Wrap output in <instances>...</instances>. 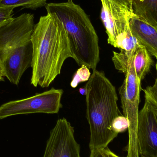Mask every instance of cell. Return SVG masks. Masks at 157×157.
Instances as JSON below:
<instances>
[{
    "label": "cell",
    "mask_w": 157,
    "mask_h": 157,
    "mask_svg": "<svg viewBox=\"0 0 157 157\" xmlns=\"http://www.w3.org/2000/svg\"><path fill=\"white\" fill-rule=\"evenodd\" d=\"M33 47L31 84L47 88L61 72L65 61L73 58L70 40L60 20L54 14L40 17L31 37Z\"/></svg>",
    "instance_id": "obj_1"
},
{
    "label": "cell",
    "mask_w": 157,
    "mask_h": 157,
    "mask_svg": "<svg viewBox=\"0 0 157 157\" xmlns=\"http://www.w3.org/2000/svg\"><path fill=\"white\" fill-rule=\"evenodd\" d=\"M86 117L90 126V151L108 147L118 134L112 129V124L122 114L118 108L116 88L104 73L93 71L86 84Z\"/></svg>",
    "instance_id": "obj_2"
},
{
    "label": "cell",
    "mask_w": 157,
    "mask_h": 157,
    "mask_svg": "<svg viewBox=\"0 0 157 157\" xmlns=\"http://www.w3.org/2000/svg\"><path fill=\"white\" fill-rule=\"evenodd\" d=\"M48 13L56 16L63 25L70 40L73 59L79 66L96 70L100 61L98 37L85 11L72 1L50 3Z\"/></svg>",
    "instance_id": "obj_3"
},
{
    "label": "cell",
    "mask_w": 157,
    "mask_h": 157,
    "mask_svg": "<svg viewBox=\"0 0 157 157\" xmlns=\"http://www.w3.org/2000/svg\"><path fill=\"white\" fill-rule=\"evenodd\" d=\"M124 74L125 78L119 88V94L124 116L128 119L129 122L126 157H140L137 144V125L140 92L142 89L141 81L137 78L135 71L133 56L128 69Z\"/></svg>",
    "instance_id": "obj_4"
},
{
    "label": "cell",
    "mask_w": 157,
    "mask_h": 157,
    "mask_svg": "<svg viewBox=\"0 0 157 157\" xmlns=\"http://www.w3.org/2000/svg\"><path fill=\"white\" fill-rule=\"evenodd\" d=\"M63 93L62 89L52 87L26 98L6 102L0 106V120L20 114L58 113L62 107Z\"/></svg>",
    "instance_id": "obj_5"
},
{
    "label": "cell",
    "mask_w": 157,
    "mask_h": 157,
    "mask_svg": "<svg viewBox=\"0 0 157 157\" xmlns=\"http://www.w3.org/2000/svg\"><path fill=\"white\" fill-rule=\"evenodd\" d=\"M80 150L71 123L59 119L51 131L43 157H80Z\"/></svg>",
    "instance_id": "obj_6"
},
{
    "label": "cell",
    "mask_w": 157,
    "mask_h": 157,
    "mask_svg": "<svg viewBox=\"0 0 157 157\" xmlns=\"http://www.w3.org/2000/svg\"><path fill=\"white\" fill-rule=\"evenodd\" d=\"M35 26L34 14L25 13L0 27V62L9 51L31 41Z\"/></svg>",
    "instance_id": "obj_7"
},
{
    "label": "cell",
    "mask_w": 157,
    "mask_h": 157,
    "mask_svg": "<svg viewBox=\"0 0 157 157\" xmlns=\"http://www.w3.org/2000/svg\"><path fill=\"white\" fill-rule=\"evenodd\" d=\"M137 144L140 157H153L157 154V117L156 109L147 101L139 111Z\"/></svg>",
    "instance_id": "obj_8"
},
{
    "label": "cell",
    "mask_w": 157,
    "mask_h": 157,
    "mask_svg": "<svg viewBox=\"0 0 157 157\" xmlns=\"http://www.w3.org/2000/svg\"><path fill=\"white\" fill-rule=\"evenodd\" d=\"M101 18L108 35V42L116 48L118 37L129 26L133 12L110 0H101Z\"/></svg>",
    "instance_id": "obj_9"
},
{
    "label": "cell",
    "mask_w": 157,
    "mask_h": 157,
    "mask_svg": "<svg viewBox=\"0 0 157 157\" xmlns=\"http://www.w3.org/2000/svg\"><path fill=\"white\" fill-rule=\"evenodd\" d=\"M33 47L30 41L9 51L1 61L4 76L17 85L25 72L32 66Z\"/></svg>",
    "instance_id": "obj_10"
},
{
    "label": "cell",
    "mask_w": 157,
    "mask_h": 157,
    "mask_svg": "<svg viewBox=\"0 0 157 157\" xmlns=\"http://www.w3.org/2000/svg\"><path fill=\"white\" fill-rule=\"evenodd\" d=\"M129 26L133 35L150 55L157 59V29L135 14L129 20Z\"/></svg>",
    "instance_id": "obj_11"
},
{
    "label": "cell",
    "mask_w": 157,
    "mask_h": 157,
    "mask_svg": "<svg viewBox=\"0 0 157 157\" xmlns=\"http://www.w3.org/2000/svg\"><path fill=\"white\" fill-rule=\"evenodd\" d=\"M133 10L136 16L157 29V0H134Z\"/></svg>",
    "instance_id": "obj_12"
},
{
    "label": "cell",
    "mask_w": 157,
    "mask_h": 157,
    "mask_svg": "<svg viewBox=\"0 0 157 157\" xmlns=\"http://www.w3.org/2000/svg\"><path fill=\"white\" fill-rule=\"evenodd\" d=\"M133 62L136 76L141 81L150 72L154 63L150 53L143 45L136 50L133 55Z\"/></svg>",
    "instance_id": "obj_13"
},
{
    "label": "cell",
    "mask_w": 157,
    "mask_h": 157,
    "mask_svg": "<svg viewBox=\"0 0 157 157\" xmlns=\"http://www.w3.org/2000/svg\"><path fill=\"white\" fill-rule=\"evenodd\" d=\"M142 45L139 40L133 35L130 26L117 40L116 48L127 52H134L138 47Z\"/></svg>",
    "instance_id": "obj_14"
},
{
    "label": "cell",
    "mask_w": 157,
    "mask_h": 157,
    "mask_svg": "<svg viewBox=\"0 0 157 157\" xmlns=\"http://www.w3.org/2000/svg\"><path fill=\"white\" fill-rule=\"evenodd\" d=\"M47 0H0L1 7L23 8L36 10L37 8L46 6Z\"/></svg>",
    "instance_id": "obj_15"
},
{
    "label": "cell",
    "mask_w": 157,
    "mask_h": 157,
    "mask_svg": "<svg viewBox=\"0 0 157 157\" xmlns=\"http://www.w3.org/2000/svg\"><path fill=\"white\" fill-rule=\"evenodd\" d=\"M91 76L90 69L85 66L82 65L76 71L75 74L72 80L71 81V86L72 88H76L79 83L88 81Z\"/></svg>",
    "instance_id": "obj_16"
},
{
    "label": "cell",
    "mask_w": 157,
    "mask_h": 157,
    "mask_svg": "<svg viewBox=\"0 0 157 157\" xmlns=\"http://www.w3.org/2000/svg\"><path fill=\"white\" fill-rule=\"evenodd\" d=\"M155 68L157 75L155 83L153 86H147L143 90L146 101L151 104L157 111V63Z\"/></svg>",
    "instance_id": "obj_17"
},
{
    "label": "cell",
    "mask_w": 157,
    "mask_h": 157,
    "mask_svg": "<svg viewBox=\"0 0 157 157\" xmlns=\"http://www.w3.org/2000/svg\"><path fill=\"white\" fill-rule=\"evenodd\" d=\"M111 127L113 131L118 134L123 132L129 128V121L124 115H119L113 120Z\"/></svg>",
    "instance_id": "obj_18"
},
{
    "label": "cell",
    "mask_w": 157,
    "mask_h": 157,
    "mask_svg": "<svg viewBox=\"0 0 157 157\" xmlns=\"http://www.w3.org/2000/svg\"><path fill=\"white\" fill-rule=\"evenodd\" d=\"M14 8L0 6V27L12 21Z\"/></svg>",
    "instance_id": "obj_19"
},
{
    "label": "cell",
    "mask_w": 157,
    "mask_h": 157,
    "mask_svg": "<svg viewBox=\"0 0 157 157\" xmlns=\"http://www.w3.org/2000/svg\"><path fill=\"white\" fill-rule=\"evenodd\" d=\"M112 1L121 6L126 7L129 10L133 12V4L134 0H110ZM69 2L72 1V0H68Z\"/></svg>",
    "instance_id": "obj_20"
},
{
    "label": "cell",
    "mask_w": 157,
    "mask_h": 157,
    "mask_svg": "<svg viewBox=\"0 0 157 157\" xmlns=\"http://www.w3.org/2000/svg\"><path fill=\"white\" fill-rule=\"evenodd\" d=\"M99 150L103 157H120L112 152L108 147L100 149Z\"/></svg>",
    "instance_id": "obj_21"
},
{
    "label": "cell",
    "mask_w": 157,
    "mask_h": 157,
    "mask_svg": "<svg viewBox=\"0 0 157 157\" xmlns=\"http://www.w3.org/2000/svg\"><path fill=\"white\" fill-rule=\"evenodd\" d=\"M90 157H103L99 150L94 149L90 151Z\"/></svg>",
    "instance_id": "obj_22"
},
{
    "label": "cell",
    "mask_w": 157,
    "mask_h": 157,
    "mask_svg": "<svg viewBox=\"0 0 157 157\" xmlns=\"http://www.w3.org/2000/svg\"><path fill=\"white\" fill-rule=\"evenodd\" d=\"M4 76L3 72L2 69V65L0 63V81H2L4 80Z\"/></svg>",
    "instance_id": "obj_23"
},
{
    "label": "cell",
    "mask_w": 157,
    "mask_h": 157,
    "mask_svg": "<svg viewBox=\"0 0 157 157\" xmlns=\"http://www.w3.org/2000/svg\"><path fill=\"white\" fill-rule=\"evenodd\" d=\"M79 92L81 95H85L86 96L87 93L86 89L85 87L80 88L79 89Z\"/></svg>",
    "instance_id": "obj_24"
},
{
    "label": "cell",
    "mask_w": 157,
    "mask_h": 157,
    "mask_svg": "<svg viewBox=\"0 0 157 157\" xmlns=\"http://www.w3.org/2000/svg\"><path fill=\"white\" fill-rule=\"evenodd\" d=\"M153 157H157V155H155V156H154Z\"/></svg>",
    "instance_id": "obj_25"
},
{
    "label": "cell",
    "mask_w": 157,
    "mask_h": 157,
    "mask_svg": "<svg viewBox=\"0 0 157 157\" xmlns=\"http://www.w3.org/2000/svg\"><path fill=\"white\" fill-rule=\"evenodd\" d=\"M156 114L157 117V111L156 110Z\"/></svg>",
    "instance_id": "obj_26"
}]
</instances>
